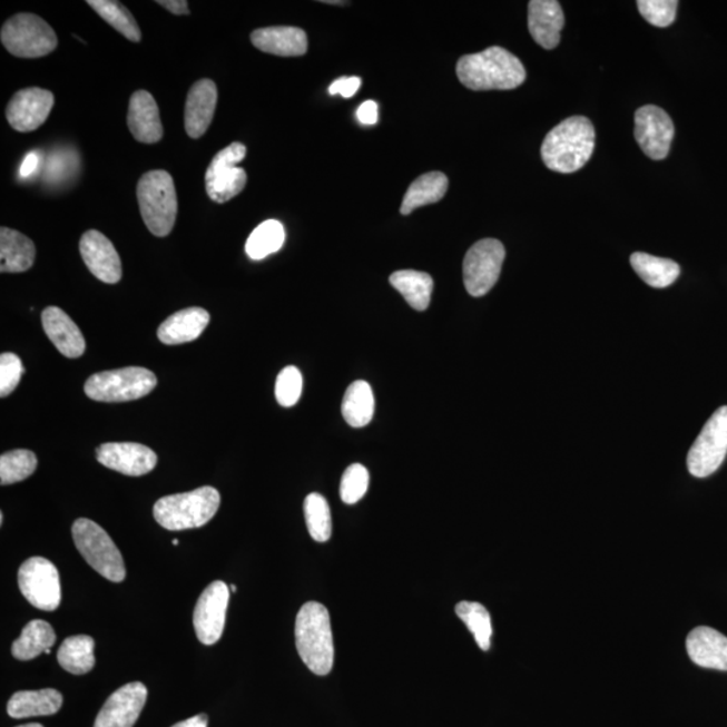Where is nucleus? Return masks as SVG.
<instances>
[{
  "label": "nucleus",
  "mask_w": 727,
  "mask_h": 727,
  "mask_svg": "<svg viewBox=\"0 0 727 727\" xmlns=\"http://www.w3.org/2000/svg\"><path fill=\"white\" fill-rule=\"evenodd\" d=\"M456 76L462 86L472 91H508L525 81L523 63L511 51L500 47L468 55L456 62Z\"/></svg>",
  "instance_id": "f257e3e1"
},
{
  "label": "nucleus",
  "mask_w": 727,
  "mask_h": 727,
  "mask_svg": "<svg viewBox=\"0 0 727 727\" xmlns=\"http://www.w3.org/2000/svg\"><path fill=\"white\" fill-rule=\"evenodd\" d=\"M596 131L584 116H571L547 134L542 158L552 171L569 174L582 169L593 156Z\"/></svg>",
  "instance_id": "f03ea898"
},
{
  "label": "nucleus",
  "mask_w": 727,
  "mask_h": 727,
  "mask_svg": "<svg viewBox=\"0 0 727 727\" xmlns=\"http://www.w3.org/2000/svg\"><path fill=\"white\" fill-rule=\"evenodd\" d=\"M295 642L308 670L326 677L333 670L334 645L331 616L323 603L311 601L301 608L295 620Z\"/></svg>",
  "instance_id": "7ed1b4c3"
},
{
  "label": "nucleus",
  "mask_w": 727,
  "mask_h": 727,
  "mask_svg": "<svg viewBox=\"0 0 727 727\" xmlns=\"http://www.w3.org/2000/svg\"><path fill=\"white\" fill-rule=\"evenodd\" d=\"M220 503L217 489L203 487L159 499L154 505V518L169 531L198 529L214 519Z\"/></svg>",
  "instance_id": "20e7f679"
},
{
  "label": "nucleus",
  "mask_w": 727,
  "mask_h": 727,
  "mask_svg": "<svg viewBox=\"0 0 727 727\" xmlns=\"http://www.w3.org/2000/svg\"><path fill=\"white\" fill-rule=\"evenodd\" d=\"M138 204L141 218L153 235H170L177 220L178 198L170 173L151 170L138 183Z\"/></svg>",
  "instance_id": "39448f33"
},
{
  "label": "nucleus",
  "mask_w": 727,
  "mask_h": 727,
  "mask_svg": "<svg viewBox=\"0 0 727 727\" xmlns=\"http://www.w3.org/2000/svg\"><path fill=\"white\" fill-rule=\"evenodd\" d=\"M157 376L140 366L95 373L83 391L96 402L121 403L137 401L157 387Z\"/></svg>",
  "instance_id": "423d86ee"
},
{
  "label": "nucleus",
  "mask_w": 727,
  "mask_h": 727,
  "mask_svg": "<svg viewBox=\"0 0 727 727\" xmlns=\"http://www.w3.org/2000/svg\"><path fill=\"white\" fill-rule=\"evenodd\" d=\"M77 550L89 566L108 581H125L126 566L118 547L99 524L89 519H77L72 527Z\"/></svg>",
  "instance_id": "0eeeda50"
},
{
  "label": "nucleus",
  "mask_w": 727,
  "mask_h": 727,
  "mask_svg": "<svg viewBox=\"0 0 727 727\" xmlns=\"http://www.w3.org/2000/svg\"><path fill=\"white\" fill-rule=\"evenodd\" d=\"M0 40L9 53L19 58L48 56L57 49L56 31L36 14H17L6 21Z\"/></svg>",
  "instance_id": "6e6552de"
},
{
  "label": "nucleus",
  "mask_w": 727,
  "mask_h": 727,
  "mask_svg": "<svg viewBox=\"0 0 727 727\" xmlns=\"http://www.w3.org/2000/svg\"><path fill=\"white\" fill-rule=\"evenodd\" d=\"M727 454V405L714 413L688 452L687 468L694 478L705 479L718 471Z\"/></svg>",
  "instance_id": "1a4fd4ad"
},
{
  "label": "nucleus",
  "mask_w": 727,
  "mask_h": 727,
  "mask_svg": "<svg viewBox=\"0 0 727 727\" xmlns=\"http://www.w3.org/2000/svg\"><path fill=\"white\" fill-rule=\"evenodd\" d=\"M505 259L503 243L484 239L474 244L463 259V283L472 297H484L497 285Z\"/></svg>",
  "instance_id": "9d476101"
},
{
  "label": "nucleus",
  "mask_w": 727,
  "mask_h": 727,
  "mask_svg": "<svg viewBox=\"0 0 727 727\" xmlns=\"http://www.w3.org/2000/svg\"><path fill=\"white\" fill-rule=\"evenodd\" d=\"M246 146L235 141L216 154L205 176V185L212 202L217 204L228 203L239 196L246 188L247 173L237 166L246 158Z\"/></svg>",
  "instance_id": "9b49d317"
},
{
  "label": "nucleus",
  "mask_w": 727,
  "mask_h": 727,
  "mask_svg": "<svg viewBox=\"0 0 727 727\" xmlns=\"http://www.w3.org/2000/svg\"><path fill=\"white\" fill-rule=\"evenodd\" d=\"M18 584L35 608L53 612L60 607V574L49 559L33 557L24 561L18 571Z\"/></svg>",
  "instance_id": "f8f14e48"
},
{
  "label": "nucleus",
  "mask_w": 727,
  "mask_h": 727,
  "mask_svg": "<svg viewBox=\"0 0 727 727\" xmlns=\"http://www.w3.org/2000/svg\"><path fill=\"white\" fill-rule=\"evenodd\" d=\"M229 593L227 583L215 581L198 598L195 615H193V626H195L197 639L205 646H214L222 639Z\"/></svg>",
  "instance_id": "ddd939ff"
},
{
  "label": "nucleus",
  "mask_w": 727,
  "mask_h": 727,
  "mask_svg": "<svg viewBox=\"0 0 727 727\" xmlns=\"http://www.w3.org/2000/svg\"><path fill=\"white\" fill-rule=\"evenodd\" d=\"M675 128L670 116L656 106H645L635 115V138L647 157L661 160L670 153Z\"/></svg>",
  "instance_id": "4468645a"
},
{
  "label": "nucleus",
  "mask_w": 727,
  "mask_h": 727,
  "mask_svg": "<svg viewBox=\"0 0 727 727\" xmlns=\"http://www.w3.org/2000/svg\"><path fill=\"white\" fill-rule=\"evenodd\" d=\"M55 96L48 89L26 88L18 91L6 108V118L14 130L31 132L49 118Z\"/></svg>",
  "instance_id": "2eb2a0df"
},
{
  "label": "nucleus",
  "mask_w": 727,
  "mask_h": 727,
  "mask_svg": "<svg viewBox=\"0 0 727 727\" xmlns=\"http://www.w3.org/2000/svg\"><path fill=\"white\" fill-rule=\"evenodd\" d=\"M96 459L101 465L134 478L150 473L158 463L150 448L134 442L105 443L96 450Z\"/></svg>",
  "instance_id": "dca6fc26"
},
{
  "label": "nucleus",
  "mask_w": 727,
  "mask_h": 727,
  "mask_svg": "<svg viewBox=\"0 0 727 727\" xmlns=\"http://www.w3.org/2000/svg\"><path fill=\"white\" fill-rule=\"evenodd\" d=\"M146 700L147 688L140 681L120 687L101 707L94 727H134Z\"/></svg>",
  "instance_id": "f3484780"
},
{
  "label": "nucleus",
  "mask_w": 727,
  "mask_h": 727,
  "mask_svg": "<svg viewBox=\"0 0 727 727\" xmlns=\"http://www.w3.org/2000/svg\"><path fill=\"white\" fill-rule=\"evenodd\" d=\"M80 254L89 272L101 282L115 285L121 279V262L111 240L99 230H87L80 240Z\"/></svg>",
  "instance_id": "a211bd4d"
},
{
  "label": "nucleus",
  "mask_w": 727,
  "mask_h": 727,
  "mask_svg": "<svg viewBox=\"0 0 727 727\" xmlns=\"http://www.w3.org/2000/svg\"><path fill=\"white\" fill-rule=\"evenodd\" d=\"M217 87L209 79L199 80L190 88L185 106V130L193 139L202 138L214 120Z\"/></svg>",
  "instance_id": "6ab92c4d"
},
{
  "label": "nucleus",
  "mask_w": 727,
  "mask_h": 727,
  "mask_svg": "<svg viewBox=\"0 0 727 727\" xmlns=\"http://www.w3.org/2000/svg\"><path fill=\"white\" fill-rule=\"evenodd\" d=\"M127 125L140 144L154 145L164 137L156 99L147 91L134 92L128 106Z\"/></svg>",
  "instance_id": "aec40b11"
},
{
  "label": "nucleus",
  "mask_w": 727,
  "mask_h": 727,
  "mask_svg": "<svg viewBox=\"0 0 727 727\" xmlns=\"http://www.w3.org/2000/svg\"><path fill=\"white\" fill-rule=\"evenodd\" d=\"M45 333L61 355L77 358L86 352V340L69 315L60 307L49 306L41 315Z\"/></svg>",
  "instance_id": "412c9836"
},
{
  "label": "nucleus",
  "mask_w": 727,
  "mask_h": 727,
  "mask_svg": "<svg viewBox=\"0 0 727 727\" xmlns=\"http://www.w3.org/2000/svg\"><path fill=\"white\" fill-rule=\"evenodd\" d=\"M564 14L556 0H532L529 4V30L540 47L556 49L561 42Z\"/></svg>",
  "instance_id": "4be33fe9"
},
{
  "label": "nucleus",
  "mask_w": 727,
  "mask_h": 727,
  "mask_svg": "<svg viewBox=\"0 0 727 727\" xmlns=\"http://www.w3.org/2000/svg\"><path fill=\"white\" fill-rule=\"evenodd\" d=\"M687 654L695 665L727 671V637L709 627H698L687 636Z\"/></svg>",
  "instance_id": "5701e85b"
},
{
  "label": "nucleus",
  "mask_w": 727,
  "mask_h": 727,
  "mask_svg": "<svg viewBox=\"0 0 727 727\" xmlns=\"http://www.w3.org/2000/svg\"><path fill=\"white\" fill-rule=\"evenodd\" d=\"M250 42L265 53L281 57H299L307 51V35L293 26H272L257 29L250 35Z\"/></svg>",
  "instance_id": "b1692460"
},
{
  "label": "nucleus",
  "mask_w": 727,
  "mask_h": 727,
  "mask_svg": "<svg viewBox=\"0 0 727 727\" xmlns=\"http://www.w3.org/2000/svg\"><path fill=\"white\" fill-rule=\"evenodd\" d=\"M210 314L203 307H188L170 315L159 326L158 338L166 345L191 343L208 326Z\"/></svg>",
  "instance_id": "393cba45"
},
{
  "label": "nucleus",
  "mask_w": 727,
  "mask_h": 727,
  "mask_svg": "<svg viewBox=\"0 0 727 727\" xmlns=\"http://www.w3.org/2000/svg\"><path fill=\"white\" fill-rule=\"evenodd\" d=\"M37 249L33 240L16 229H0V272L18 274L35 265Z\"/></svg>",
  "instance_id": "a878e982"
},
{
  "label": "nucleus",
  "mask_w": 727,
  "mask_h": 727,
  "mask_svg": "<svg viewBox=\"0 0 727 727\" xmlns=\"http://www.w3.org/2000/svg\"><path fill=\"white\" fill-rule=\"evenodd\" d=\"M63 699L55 688L38 691H19L12 695L8 704L11 718H30L53 716L60 711Z\"/></svg>",
  "instance_id": "bb28decb"
},
{
  "label": "nucleus",
  "mask_w": 727,
  "mask_h": 727,
  "mask_svg": "<svg viewBox=\"0 0 727 727\" xmlns=\"http://www.w3.org/2000/svg\"><path fill=\"white\" fill-rule=\"evenodd\" d=\"M449 189V179L441 171L423 174L411 184L403 198L401 214L407 216L417 208L440 203Z\"/></svg>",
  "instance_id": "cd10ccee"
},
{
  "label": "nucleus",
  "mask_w": 727,
  "mask_h": 727,
  "mask_svg": "<svg viewBox=\"0 0 727 727\" xmlns=\"http://www.w3.org/2000/svg\"><path fill=\"white\" fill-rule=\"evenodd\" d=\"M390 283L411 307L417 312L426 311L434 288V281L429 274L415 269H402L390 276Z\"/></svg>",
  "instance_id": "c85d7f7f"
},
{
  "label": "nucleus",
  "mask_w": 727,
  "mask_h": 727,
  "mask_svg": "<svg viewBox=\"0 0 727 727\" xmlns=\"http://www.w3.org/2000/svg\"><path fill=\"white\" fill-rule=\"evenodd\" d=\"M630 265L648 286L666 288L679 278L680 267L677 262L645 253L630 256Z\"/></svg>",
  "instance_id": "c756f323"
},
{
  "label": "nucleus",
  "mask_w": 727,
  "mask_h": 727,
  "mask_svg": "<svg viewBox=\"0 0 727 727\" xmlns=\"http://www.w3.org/2000/svg\"><path fill=\"white\" fill-rule=\"evenodd\" d=\"M55 642L53 627L47 621L33 620L23 628L21 636L12 645L11 652L18 660H31L53 647Z\"/></svg>",
  "instance_id": "7c9ffc66"
},
{
  "label": "nucleus",
  "mask_w": 727,
  "mask_h": 727,
  "mask_svg": "<svg viewBox=\"0 0 727 727\" xmlns=\"http://www.w3.org/2000/svg\"><path fill=\"white\" fill-rule=\"evenodd\" d=\"M95 640L91 636L77 635L63 640L58 649L57 660L63 670L73 675H83L95 667Z\"/></svg>",
  "instance_id": "2f4dec72"
},
{
  "label": "nucleus",
  "mask_w": 727,
  "mask_h": 727,
  "mask_svg": "<svg viewBox=\"0 0 727 727\" xmlns=\"http://www.w3.org/2000/svg\"><path fill=\"white\" fill-rule=\"evenodd\" d=\"M375 414V396L371 385L358 381L347 387L343 401L344 420L352 428H364Z\"/></svg>",
  "instance_id": "473e14b6"
},
{
  "label": "nucleus",
  "mask_w": 727,
  "mask_h": 727,
  "mask_svg": "<svg viewBox=\"0 0 727 727\" xmlns=\"http://www.w3.org/2000/svg\"><path fill=\"white\" fill-rule=\"evenodd\" d=\"M286 240V230L278 220L262 223L249 235L246 244V253L254 261H262L265 257L278 253Z\"/></svg>",
  "instance_id": "72a5a7b5"
},
{
  "label": "nucleus",
  "mask_w": 727,
  "mask_h": 727,
  "mask_svg": "<svg viewBox=\"0 0 727 727\" xmlns=\"http://www.w3.org/2000/svg\"><path fill=\"white\" fill-rule=\"evenodd\" d=\"M87 4L91 6L108 24H111L128 41L140 42L139 24L126 6L116 0H88Z\"/></svg>",
  "instance_id": "f704fd0d"
},
{
  "label": "nucleus",
  "mask_w": 727,
  "mask_h": 727,
  "mask_svg": "<svg viewBox=\"0 0 727 727\" xmlns=\"http://www.w3.org/2000/svg\"><path fill=\"white\" fill-rule=\"evenodd\" d=\"M455 613L465 623L474 636L475 642L482 651H489L491 648L493 628L491 615H489L484 605L479 602L462 601L455 607Z\"/></svg>",
  "instance_id": "c9c22d12"
},
{
  "label": "nucleus",
  "mask_w": 727,
  "mask_h": 727,
  "mask_svg": "<svg viewBox=\"0 0 727 727\" xmlns=\"http://www.w3.org/2000/svg\"><path fill=\"white\" fill-rule=\"evenodd\" d=\"M305 519L308 533L315 542L325 543L332 537V513L323 494L311 493L305 499Z\"/></svg>",
  "instance_id": "e433bc0d"
},
{
  "label": "nucleus",
  "mask_w": 727,
  "mask_h": 727,
  "mask_svg": "<svg viewBox=\"0 0 727 727\" xmlns=\"http://www.w3.org/2000/svg\"><path fill=\"white\" fill-rule=\"evenodd\" d=\"M37 455L30 450H12L0 456V484L11 485L21 482L36 472Z\"/></svg>",
  "instance_id": "4c0bfd02"
},
{
  "label": "nucleus",
  "mask_w": 727,
  "mask_h": 727,
  "mask_svg": "<svg viewBox=\"0 0 727 727\" xmlns=\"http://www.w3.org/2000/svg\"><path fill=\"white\" fill-rule=\"evenodd\" d=\"M370 487V473L362 463H353L341 479L340 497L345 504H356L365 497Z\"/></svg>",
  "instance_id": "58836bf2"
},
{
  "label": "nucleus",
  "mask_w": 727,
  "mask_h": 727,
  "mask_svg": "<svg viewBox=\"0 0 727 727\" xmlns=\"http://www.w3.org/2000/svg\"><path fill=\"white\" fill-rule=\"evenodd\" d=\"M302 375L297 366H286L282 370L275 384L276 401L283 407H293L297 404L302 394Z\"/></svg>",
  "instance_id": "ea45409f"
},
{
  "label": "nucleus",
  "mask_w": 727,
  "mask_h": 727,
  "mask_svg": "<svg viewBox=\"0 0 727 727\" xmlns=\"http://www.w3.org/2000/svg\"><path fill=\"white\" fill-rule=\"evenodd\" d=\"M678 4L677 0H639L637 8L648 23L668 28L677 18Z\"/></svg>",
  "instance_id": "a19ab883"
},
{
  "label": "nucleus",
  "mask_w": 727,
  "mask_h": 727,
  "mask_svg": "<svg viewBox=\"0 0 727 727\" xmlns=\"http://www.w3.org/2000/svg\"><path fill=\"white\" fill-rule=\"evenodd\" d=\"M24 369L14 353H2L0 356V396L6 397L18 387Z\"/></svg>",
  "instance_id": "79ce46f5"
},
{
  "label": "nucleus",
  "mask_w": 727,
  "mask_h": 727,
  "mask_svg": "<svg viewBox=\"0 0 727 727\" xmlns=\"http://www.w3.org/2000/svg\"><path fill=\"white\" fill-rule=\"evenodd\" d=\"M362 87V79L360 77H341V79L334 81L330 87V94L341 95L345 99L352 98L358 91V88Z\"/></svg>",
  "instance_id": "37998d69"
},
{
  "label": "nucleus",
  "mask_w": 727,
  "mask_h": 727,
  "mask_svg": "<svg viewBox=\"0 0 727 727\" xmlns=\"http://www.w3.org/2000/svg\"><path fill=\"white\" fill-rule=\"evenodd\" d=\"M357 119L360 124L366 126L376 125L379 119L376 102L372 100L363 102L357 109Z\"/></svg>",
  "instance_id": "c03bdc74"
},
{
  "label": "nucleus",
  "mask_w": 727,
  "mask_h": 727,
  "mask_svg": "<svg viewBox=\"0 0 727 727\" xmlns=\"http://www.w3.org/2000/svg\"><path fill=\"white\" fill-rule=\"evenodd\" d=\"M158 4L163 6L167 11L174 16H189V3L185 0H158Z\"/></svg>",
  "instance_id": "a18cd8bd"
},
{
  "label": "nucleus",
  "mask_w": 727,
  "mask_h": 727,
  "mask_svg": "<svg viewBox=\"0 0 727 727\" xmlns=\"http://www.w3.org/2000/svg\"><path fill=\"white\" fill-rule=\"evenodd\" d=\"M37 166H38V156L36 153H31L29 154L28 157L24 158L23 164L21 166V171H19V174H21V177L28 178L29 176H31V174L36 171Z\"/></svg>",
  "instance_id": "49530a36"
},
{
  "label": "nucleus",
  "mask_w": 727,
  "mask_h": 727,
  "mask_svg": "<svg viewBox=\"0 0 727 727\" xmlns=\"http://www.w3.org/2000/svg\"><path fill=\"white\" fill-rule=\"evenodd\" d=\"M208 723L207 714H198V716L185 719L183 723H178L171 727H208Z\"/></svg>",
  "instance_id": "de8ad7c7"
},
{
  "label": "nucleus",
  "mask_w": 727,
  "mask_h": 727,
  "mask_svg": "<svg viewBox=\"0 0 727 727\" xmlns=\"http://www.w3.org/2000/svg\"><path fill=\"white\" fill-rule=\"evenodd\" d=\"M17 727H43L41 724H28V725H21Z\"/></svg>",
  "instance_id": "09e8293b"
},
{
  "label": "nucleus",
  "mask_w": 727,
  "mask_h": 727,
  "mask_svg": "<svg viewBox=\"0 0 727 727\" xmlns=\"http://www.w3.org/2000/svg\"><path fill=\"white\" fill-rule=\"evenodd\" d=\"M229 590L232 591V593H236L237 588L235 587V584H230Z\"/></svg>",
  "instance_id": "8fccbe9b"
},
{
  "label": "nucleus",
  "mask_w": 727,
  "mask_h": 727,
  "mask_svg": "<svg viewBox=\"0 0 727 727\" xmlns=\"http://www.w3.org/2000/svg\"><path fill=\"white\" fill-rule=\"evenodd\" d=\"M323 3H327V4H345V2H333V0H332V2L330 0V2H323Z\"/></svg>",
  "instance_id": "3c124183"
},
{
  "label": "nucleus",
  "mask_w": 727,
  "mask_h": 727,
  "mask_svg": "<svg viewBox=\"0 0 727 727\" xmlns=\"http://www.w3.org/2000/svg\"><path fill=\"white\" fill-rule=\"evenodd\" d=\"M3 513H0V524H3Z\"/></svg>",
  "instance_id": "603ef678"
},
{
  "label": "nucleus",
  "mask_w": 727,
  "mask_h": 727,
  "mask_svg": "<svg viewBox=\"0 0 727 727\" xmlns=\"http://www.w3.org/2000/svg\"><path fill=\"white\" fill-rule=\"evenodd\" d=\"M173 544H174V546H178V544H179V540L174 539V540H173Z\"/></svg>",
  "instance_id": "864d4df0"
},
{
  "label": "nucleus",
  "mask_w": 727,
  "mask_h": 727,
  "mask_svg": "<svg viewBox=\"0 0 727 727\" xmlns=\"http://www.w3.org/2000/svg\"><path fill=\"white\" fill-rule=\"evenodd\" d=\"M50 652H51V648L47 649V651H45V654H47V655H50Z\"/></svg>",
  "instance_id": "5fc2aeb1"
}]
</instances>
